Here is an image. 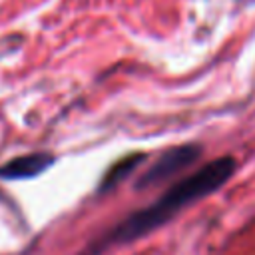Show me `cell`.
<instances>
[{
	"mask_svg": "<svg viewBox=\"0 0 255 255\" xmlns=\"http://www.w3.org/2000/svg\"><path fill=\"white\" fill-rule=\"evenodd\" d=\"M143 159H145L143 153H133V155H128V157L120 159L118 163H114V165L106 171V175H104V179H102V185H100V191H108V189L116 187V185H118L120 181H124L131 171H135L137 165H139Z\"/></svg>",
	"mask_w": 255,
	"mask_h": 255,
	"instance_id": "cell-4",
	"label": "cell"
},
{
	"mask_svg": "<svg viewBox=\"0 0 255 255\" xmlns=\"http://www.w3.org/2000/svg\"><path fill=\"white\" fill-rule=\"evenodd\" d=\"M199 155H201V147L195 143H183V145H177V147L163 151L149 165V169H145L143 175L137 179L135 189H149V187L163 183L171 175H177L179 171L189 167L195 159H199Z\"/></svg>",
	"mask_w": 255,
	"mask_h": 255,
	"instance_id": "cell-2",
	"label": "cell"
},
{
	"mask_svg": "<svg viewBox=\"0 0 255 255\" xmlns=\"http://www.w3.org/2000/svg\"><path fill=\"white\" fill-rule=\"evenodd\" d=\"M235 167H237V163L231 155H223V157H217V159L201 165L191 175L173 183L153 203L131 213L120 225H116L112 231H108L104 237L96 239L90 249V255H96V253H100L112 245H118V243H129V241L161 227L175 213H179L185 205L211 195L223 183H227L231 179Z\"/></svg>",
	"mask_w": 255,
	"mask_h": 255,
	"instance_id": "cell-1",
	"label": "cell"
},
{
	"mask_svg": "<svg viewBox=\"0 0 255 255\" xmlns=\"http://www.w3.org/2000/svg\"><path fill=\"white\" fill-rule=\"evenodd\" d=\"M54 163V155L46 151H36V153H26L10 159L0 167V177L4 179H30L46 171Z\"/></svg>",
	"mask_w": 255,
	"mask_h": 255,
	"instance_id": "cell-3",
	"label": "cell"
}]
</instances>
